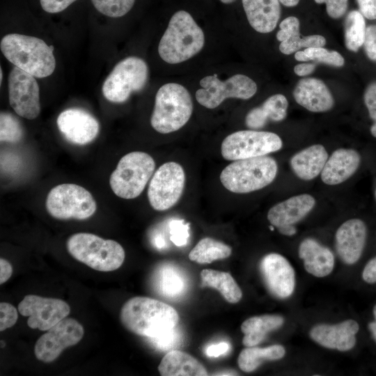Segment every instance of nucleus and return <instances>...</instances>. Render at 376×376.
I'll use <instances>...</instances> for the list:
<instances>
[{"label":"nucleus","instance_id":"nucleus-1","mask_svg":"<svg viewBox=\"0 0 376 376\" xmlns=\"http://www.w3.org/2000/svg\"><path fill=\"white\" fill-rule=\"evenodd\" d=\"M120 319L130 331L152 338L176 327L179 315L174 308L164 302L147 297H134L122 306Z\"/></svg>","mask_w":376,"mask_h":376},{"label":"nucleus","instance_id":"nucleus-2","mask_svg":"<svg viewBox=\"0 0 376 376\" xmlns=\"http://www.w3.org/2000/svg\"><path fill=\"white\" fill-rule=\"evenodd\" d=\"M205 45V35L188 12L180 10L171 17L158 45L161 58L170 64L182 63L198 54Z\"/></svg>","mask_w":376,"mask_h":376},{"label":"nucleus","instance_id":"nucleus-3","mask_svg":"<svg viewBox=\"0 0 376 376\" xmlns=\"http://www.w3.org/2000/svg\"><path fill=\"white\" fill-rule=\"evenodd\" d=\"M0 48L7 60L35 77L44 78L54 71V47L38 38L10 33L1 39Z\"/></svg>","mask_w":376,"mask_h":376},{"label":"nucleus","instance_id":"nucleus-4","mask_svg":"<svg viewBox=\"0 0 376 376\" xmlns=\"http://www.w3.org/2000/svg\"><path fill=\"white\" fill-rule=\"evenodd\" d=\"M193 102L188 90L177 83H167L157 91L150 118L152 128L169 134L182 128L193 112Z\"/></svg>","mask_w":376,"mask_h":376},{"label":"nucleus","instance_id":"nucleus-5","mask_svg":"<svg viewBox=\"0 0 376 376\" xmlns=\"http://www.w3.org/2000/svg\"><path fill=\"white\" fill-rule=\"evenodd\" d=\"M277 171L276 160L264 155L233 161L222 170L219 178L227 190L246 194L271 184Z\"/></svg>","mask_w":376,"mask_h":376},{"label":"nucleus","instance_id":"nucleus-6","mask_svg":"<svg viewBox=\"0 0 376 376\" xmlns=\"http://www.w3.org/2000/svg\"><path fill=\"white\" fill-rule=\"evenodd\" d=\"M67 249L74 258L100 272L118 269L125 256L124 249L118 242L88 233L70 236Z\"/></svg>","mask_w":376,"mask_h":376},{"label":"nucleus","instance_id":"nucleus-7","mask_svg":"<svg viewBox=\"0 0 376 376\" xmlns=\"http://www.w3.org/2000/svg\"><path fill=\"white\" fill-rule=\"evenodd\" d=\"M155 168L154 159L148 153L134 151L125 155L109 178L113 192L124 199L139 196Z\"/></svg>","mask_w":376,"mask_h":376},{"label":"nucleus","instance_id":"nucleus-8","mask_svg":"<svg viewBox=\"0 0 376 376\" xmlns=\"http://www.w3.org/2000/svg\"><path fill=\"white\" fill-rule=\"evenodd\" d=\"M45 206L47 212L57 219H86L97 209L92 194L83 187L72 183L53 187L47 196Z\"/></svg>","mask_w":376,"mask_h":376},{"label":"nucleus","instance_id":"nucleus-9","mask_svg":"<svg viewBox=\"0 0 376 376\" xmlns=\"http://www.w3.org/2000/svg\"><path fill=\"white\" fill-rule=\"evenodd\" d=\"M148 79L146 63L137 56L127 57L116 64L105 79L102 94L111 102H124L133 92L142 90Z\"/></svg>","mask_w":376,"mask_h":376},{"label":"nucleus","instance_id":"nucleus-10","mask_svg":"<svg viewBox=\"0 0 376 376\" xmlns=\"http://www.w3.org/2000/svg\"><path fill=\"white\" fill-rule=\"evenodd\" d=\"M202 87L196 92V101L207 109H215L226 99L248 100L257 91L256 82L246 75H235L222 81L217 75H207L200 80Z\"/></svg>","mask_w":376,"mask_h":376},{"label":"nucleus","instance_id":"nucleus-11","mask_svg":"<svg viewBox=\"0 0 376 376\" xmlns=\"http://www.w3.org/2000/svg\"><path fill=\"white\" fill-rule=\"evenodd\" d=\"M282 146V140L275 133L241 130L228 135L223 140L221 153L224 159L235 161L264 156L279 150Z\"/></svg>","mask_w":376,"mask_h":376},{"label":"nucleus","instance_id":"nucleus-12","mask_svg":"<svg viewBox=\"0 0 376 376\" xmlns=\"http://www.w3.org/2000/svg\"><path fill=\"white\" fill-rule=\"evenodd\" d=\"M185 173L175 162L161 165L154 173L148 189V198L157 211H165L174 206L182 195Z\"/></svg>","mask_w":376,"mask_h":376},{"label":"nucleus","instance_id":"nucleus-13","mask_svg":"<svg viewBox=\"0 0 376 376\" xmlns=\"http://www.w3.org/2000/svg\"><path fill=\"white\" fill-rule=\"evenodd\" d=\"M84 334V328L79 322L65 318L38 339L35 356L42 362H52L65 348L77 344Z\"/></svg>","mask_w":376,"mask_h":376},{"label":"nucleus","instance_id":"nucleus-14","mask_svg":"<svg viewBox=\"0 0 376 376\" xmlns=\"http://www.w3.org/2000/svg\"><path fill=\"white\" fill-rule=\"evenodd\" d=\"M8 100L15 113L28 120L40 112V91L35 77L15 67L8 76Z\"/></svg>","mask_w":376,"mask_h":376},{"label":"nucleus","instance_id":"nucleus-15","mask_svg":"<svg viewBox=\"0 0 376 376\" xmlns=\"http://www.w3.org/2000/svg\"><path fill=\"white\" fill-rule=\"evenodd\" d=\"M18 311L22 315L29 317L27 324L30 328L47 331L66 318L70 308L60 299L28 295L19 302Z\"/></svg>","mask_w":376,"mask_h":376},{"label":"nucleus","instance_id":"nucleus-16","mask_svg":"<svg viewBox=\"0 0 376 376\" xmlns=\"http://www.w3.org/2000/svg\"><path fill=\"white\" fill-rule=\"evenodd\" d=\"M315 204V198L309 194L294 196L272 207L267 219L280 233L292 236L297 231L294 225L304 219Z\"/></svg>","mask_w":376,"mask_h":376},{"label":"nucleus","instance_id":"nucleus-17","mask_svg":"<svg viewBox=\"0 0 376 376\" xmlns=\"http://www.w3.org/2000/svg\"><path fill=\"white\" fill-rule=\"evenodd\" d=\"M260 270L269 291L276 297H290L295 288V271L283 256L272 253L260 260Z\"/></svg>","mask_w":376,"mask_h":376},{"label":"nucleus","instance_id":"nucleus-18","mask_svg":"<svg viewBox=\"0 0 376 376\" xmlns=\"http://www.w3.org/2000/svg\"><path fill=\"white\" fill-rule=\"evenodd\" d=\"M56 123L65 139L79 146L92 142L100 130L98 121L91 113L80 109L64 110L58 115Z\"/></svg>","mask_w":376,"mask_h":376},{"label":"nucleus","instance_id":"nucleus-19","mask_svg":"<svg viewBox=\"0 0 376 376\" xmlns=\"http://www.w3.org/2000/svg\"><path fill=\"white\" fill-rule=\"evenodd\" d=\"M367 228L359 219L344 222L336 233V249L340 258L346 264L355 263L360 258L366 240Z\"/></svg>","mask_w":376,"mask_h":376},{"label":"nucleus","instance_id":"nucleus-20","mask_svg":"<svg viewBox=\"0 0 376 376\" xmlns=\"http://www.w3.org/2000/svg\"><path fill=\"white\" fill-rule=\"evenodd\" d=\"M359 329L356 321L347 320L334 325H316L311 330L310 336L324 347L347 351L355 345V334Z\"/></svg>","mask_w":376,"mask_h":376},{"label":"nucleus","instance_id":"nucleus-21","mask_svg":"<svg viewBox=\"0 0 376 376\" xmlns=\"http://www.w3.org/2000/svg\"><path fill=\"white\" fill-rule=\"evenodd\" d=\"M295 101L301 107L312 112H325L334 104L333 96L320 79L304 78L300 79L293 91Z\"/></svg>","mask_w":376,"mask_h":376},{"label":"nucleus","instance_id":"nucleus-22","mask_svg":"<svg viewBox=\"0 0 376 376\" xmlns=\"http://www.w3.org/2000/svg\"><path fill=\"white\" fill-rule=\"evenodd\" d=\"M361 162L359 152L353 149L339 148L328 157L321 172V179L328 185L340 184L357 170Z\"/></svg>","mask_w":376,"mask_h":376},{"label":"nucleus","instance_id":"nucleus-23","mask_svg":"<svg viewBox=\"0 0 376 376\" xmlns=\"http://www.w3.org/2000/svg\"><path fill=\"white\" fill-rule=\"evenodd\" d=\"M242 1L248 22L255 31L267 33L276 28L281 16L279 0H242Z\"/></svg>","mask_w":376,"mask_h":376},{"label":"nucleus","instance_id":"nucleus-24","mask_svg":"<svg viewBox=\"0 0 376 376\" xmlns=\"http://www.w3.org/2000/svg\"><path fill=\"white\" fill-rule=\"evenodd\" d=\"M299 256L304 261L305 269L316 277L326 276L334 269L333 253L314 239L306 238L300 243Z\"/></svg>","mask_w":376,"mask_h":376},{"label":"nucleus","instance_id":"nucleus-25","mask_svg":"<svg viewBox=\"0 0 376 376\" xmlns=\"http://www.w3.org/2000/svg\"><path fill=\"white\" fill-rule=\"evenodd\" d=\"M327 159L328 154L324 147L315 144L295 154L290 162L299 178L311 180L321 173Z\"/></svg>","mask_w":376,"mask_h":376},{"label":"nucleus","instance_id":"nucleus-26","mask_svg":"<svg viewBox=\"0 0 376 376\" xmlns=\"http://www.w3.org/2000/svg\"><path fill=\"white\" fill-rule=\"evenodd\" d=\"M158 370L162 376H205L208 373L196 358L183 351L173 350L162 358Z\"/></svg>","mask_w":376,"mask_h":376},{"label":"nucleus","instance_id":"nucleus-27","mask_svg":"<svg viewBox=\"0 0 376 376\" xmlns=\"http://www.w3.org/2000/svg\"><path fill=\"white\" fill-rule=\"evenodd\" d=\"M288 102L282 94L269 97L262 105L252 109L246 114L245 123L253 130L263 127L268 121H281L287 116Z\"/></svg>","mask_w":376,"mask_h":376},{"label":"nucleus","instance_id":"nucleus-28","mask_svg":"<svg viewBox=\"0 0 376 376\" xmlns=\"http://www.w3.org/2000/svg\"><path fill=\"white\" fill-rule=\"evenodd\" d=\"M283 322L284 319L277 315H263L246 319L241 325V331L244 334L243 345L246 347L258 345L269 332L281 327Z\"/></svg>","mask_w":376,"mask_h":376},{"label":"nucleus","instance_id":"nucleus-29","mask_svg":"<svg viewBox=\"0 0 376 376\" xmlns=\"http://www.w3.org/2000/svg\"><path fill=\"white\" fill-rule=\"evenodd\" d=\"M202 285L217 290L229 303H237L242 297V292L233 279L228 272L211 269L201 272Z\"/></svg>","mask_w":376,"mask_h":376},{"label":"nucleus","instance_id":"nucleus-30","mask_svg":"<svg viewBox=\"0 0 376 376\" xmlns=\"http://www.w3.org/2000/svg\"><path fill=\"white\" fill-rule=\"evenodd\" d=\"M285 353V348L280 345H274L267 347H247L240 353L237 363L242 371L250 373L265 361L281 359Z\"/></svg>","mask_w":376,"mask_h":376},{"label":"nucleus","instance_id":"nucleus-31","mask_svg":"<svg viewBox=\"0 0 376 376\" xmlns=\"http://www.w3.org/2000/svg\"><path fill=\"white\" fill-rule=\"evenodd\" d=\"M232 253L230 246L211 237L201 239L189 253L190 260L199 264H209L228 258Z\"/></svg>","mask_w":376,"mask_h":376},{"label":"nucleus","instance_id":"nucleus-32","mask_svg":"<svg viewBox=\"0 0 376 376\" xmlns=\"http://www.w3.org/2000/svg\"><path fill=\"white\" fill-rule=\"evenodd\" d=\"M366 30V22L363 15L357 10L350 12L345 23V42L349 50L357 52L363 45Z\"/></svg>","mask_w":376,"mask_h":376},{"label":"nucleus","instance_id":"nucleus-33","mask_svg":"<svg viewBox=\"0 0 376 376\" xmlns=\"http://www.w3.org/2000/svg\"><path fill=\"white\" fill-rule=\"evenodd\" d=\"M159 289L163 295L169 297L180 296L185 289V281L175 268L163 267L159 275Z\"/></svg>","mask_w":376,"mask_h":376},{"label":"nucleus","instance_id":"nucleus-34","mask_svg":"<svg viewBox=\"0 0 376 376\" xmlns=\"http://www.w3.org/2000/svg\"><path fill=\"white\" fill-rule=\"evenodd\" d=\"M23 136L24 130L18 119L10 113L1 112V142L17 143Z\"/></svg>","mask_w":376,"mask_h":376},{"label":"nucleus","instance_id":"nucleus-35","mask_svg":"<svg viewBox=\"0 0 376 376\" xmlns=\"http://www.w3.org/2000/svg\"><path fill=\"white\" fill-rule=\"evenodd\" d=\"M100 13L110 17H120L133 7L135 0H91Z\"/></svg>","mask_w":376,"mask_h":376},{"label":"nucleus","instance_id":"nucleus-36","mask_svg":"<svg viewBox=\"0 0 376 376\" xmlns=\"http://www.w3.org/2000/svg\"><path fill=\"white\" fill-rule=\"evenodd\" d=\"M304 51L310 61L334 67H341L345 63L344 58L336 51H330L323 47L306 48Z\"/></svg>","mask_w":376,"mask_h":376},{"label":"nucleus","instance_id":"nucleus-37","mask_svg":"<svg viewBox=\"0 0 376 376\" xmlns=\"http://www.w3.org/2000/svg\"><path fill=\"white\" fill-rule=\"evenodd\" d=\"M148 339L149 342L158 350H168L176 347L179 344L181 339V334L175 327L160 336Z\"/></svg>","mask_w":376,"mask_h":376},{"label":"nucleus","instance_id":"nucleus-38","mask_svg":"<svg viewBox=\"0 0 376 376\" xmlns=\"http://www.w3.org/2000/svg\"><path fill=\"white\" fill-rule=\"evenodd\" d=\"M279 27L280 30L276 33V38L281 42L300 35L299 21L295 17H286L280 23Z\"/></svg>","mask_w":376,"mask_h":376},{"label":"nucleus","instance_id":"nucleus-39","mask_svg":"<svg viewBox=\"0 0 376 376\" xmlns=\"http://www.w3.org/2000/svg\"><path fill=\"white\" fill-rule=\"evenodd\" d=\"M189 226L183 221L173 220L170 223V239L176 246H181L187 244L189 237Z\"/></svg>","mask_w":376,"mask_h":376},{"label":"nucleus","instance_id":"nucleus-40","mask_svg":"<svg viewBox=\"0 0 376 376\" xmlns=\"http://www.w3.org/2000/svg\"><path fill=\"white\" fill-rule=\"evenodd\" d=\"M364 102L370 118L374 121L370 127L371 134L376 138V82L370 84L364 93Z\"/></svg>","mask_w":376,"mask_h":376},{"label":"nucleus","instance_id":"nucleus-41","mask_svg":"<svg viewBox=\"0 0 376 376\" xmlns=\"http://www.w3.org/2000/svg\"><path fill=\"white\" fill-rule=\"evenodd\" d=\"M18 313L17 309L7 302L0 303V331L13 327L17 322Z\"/></svg>","mask_w":376,"mask_h":376},{"label":"nucleus","instance_id":"nucleus-42","mask_svg":"<svg viewBox=\"0 0 376 376\" xmlns=\"http://www.w3.org/2000/svg\"><path fill=\"white\" fill-rule=\"evenodd\" d=\"M317 3H325L328 15L334 19L341 17L347 8L348 0H314Z\"/></svg>","mask_w":376,"mask_h":376},{"label":"nucleus","instance_id":"nucleus-43","mask_svg":"<svg viewBox=\"0 0 376 376\" xmlns=\"http://www.w3.org/2000/svg\"><path fill=\"white\" fill-rule=\"evenodd\" d=\"M363 45L368 57L376 61V25L366 28Z\"/></svg>","mask_w":376,"mask_h":376},{"label":"nucleus","instance_id":"nucleus-44","mask_svg":"<svg viewBox=\"0 0 376 376\" xmlns=\"http://www.w3.org/2000/svg\"><path fill=\"white\" fill-rule=\"evenodd\" d=\"M77 0H40L42 8L49 13H57L66 9Z\"/></svg>","mask_w":376,"mask_h":376},{"label":"nucleus","instance_id":"nucleus-45","mask_svg":"<svg viewBox=\"0 0 376 376\" xmlns=\"http://www.w3.org/2000/svg\"><path fill=\"white\" fill-rule=\"evenodd\" d=\"M360 13L369 19H376V0H357Z\"/></svg>","mask_w":376,"mask_h":376},{"label":"nucleus","instance_id":"nucleus-46","mask_svg":"<svg viewBox=\"0 0 376 376\" xmlns=\"http://www.w3.org/2000/svg\"><path fill=\"white\" fill-rule=\"evenodd\" d=\"M362 278L366 283H376V256L366 265L362 272Z\"/></svg>","mask_w":376,"mask_h":376},{"label":"nucleus","instance_id":"nucleus-47","mask_svg":"<svg viewBox=\"0 0 376 376\" xmlns=\"http://www.w3.org/2000/svg\"><path fill=\"white\" fill-rule=\"evenodd\" d=\"M326 44V39L320 35H312L302 38V47H322Z\"/></svg>","mask_w":376,"mask_h":376},{"label":"nucleus","instance_id":"nucleus-48","mask_svg":"<svg viewBox=\"0 0 376 376\" xmlns=\"http://www.w3.org/2000/svg\"><path fill=\"white\" fill-rule=\"evenodd\" d=\"M229 350V345L221 342L217 344L209 345L205 350V354L210 357H218L225 354Z\"/></svg>","mask_w":376,"mask_h":376},{"label":"nucleus","instance_id":"nucleus-49","mask_svg":"<svg viewBox=\"0 0 376 376\" xmlns=\"http://www.w3.org/2000/svg\"><path fill=\"white\" fill-rule=\"evenodd\" d=\"M13 274V267L10 263L4 258L0 259V284L7 281Z\"/></svg>","mask_w":376,"mask_h":376},{"label":"nucleus","instance_id":"nucleus-50","mask_svg":"<svg viewBox=\"0 0 376 376\" xmlns=\"http://www.w3.org/2000/svg\"><path fill=\"white\" fill-rule=\"evenodd\" d=\"M315 63H300L295 66L294 72L297 75L304 77L311 74L315 70Z\"/></svg>","mask_w":376,"mask_h":376},{"label":"nucleus","instance_id":"nucleus-51","mask_svg":"<svg viewBox=\"0 0 376 376\" xmlns=\"http://www.w3.org/2000/svg\"><path fill=\"white\" fill-rule=\"evenodd\" d=\"M373 314H374L375 320L374 322H370L368 324V328L372 334V336L374 340L376 342V305L373 308Z\"/></svg>","mask_w":376,"mask_h":376},{"label":"nucleus","instance_id":"nucleus-52","mask_svg":"<svg viewBox=\"0 0 376 376\" xmlns=\"http://www.w3.org/2000/svg\"><path fill=\"white\" fill-rule=\"evenodd\" d=\"M295 58L298 61H308L309 58L306 56L304 51H297L295 54Z\"/></svg>","mask_w":376,"mask_h":376},{"label":"nucleus","instance_id":"nucleus-53","mask_svg":"<svg viewBox=\"0 0 376 376\" xmlns=\"http://www.w3.org/2000/svg\"><path fill=\"white\" fill-rule=\"evenodd\" d=\"M282 4L288 7L295 6L298 4L299 0H279Z\"/></svg>","mask_w":376,"mask_h":376},{"label":"nucleus","instance_id":"nucleus-54","mask_svg":"<svg viewBox=\"0 0 376 376\" xmlns=\"http://www.w3.org/2000/svg\"><path fill=\"white\" fill-rule=\"evenodd\" d=\"M214 375H237V373L233 370H226V371L216 373Z\"/></svg>","mask_w":376,"mask_h":376},{"label":"nucleus","instance_id":"nucleus-55","mask_svg":"<svg viewBox=\"0 0 376 376\" xmlns=\"http://www.w3.org/2000/svg\"><path fill=\"white\" fill-rule=\"evenodd\" d=\"M221 2H222L223 3H225V4H229V3H233L234 1H235L236 0H219Z\"/></svg>","mask_w":376,"mask_h":376},{"label":"nucleus","instance_id":"nucleus-56","mask_svg":"<svg viewBox=\"0 0 376 376\" xmlns=\"http://www.w3.org/2000/svg\"><path fill=\"white\" fill-rule=\"evenodd\" d=\"M2 77H3V74H2V69L1 68L0 69V82L1 83L2 81Z\"/></svg>","mask_w":376,"mask_h":376},{"label":"nucleus","instance_id":"nucleus-57","mask_svg":"<svg viewBox=\"0 0 376 376\" xmlns=\"http://www.w3.org/2000/svg\"><path fill=\"white\" fill-rule=\"evenodd\" d=\"M375 198H376V190H375Z\"/></svg>","mask_w":376,"mask_h":376}]
</instances>
